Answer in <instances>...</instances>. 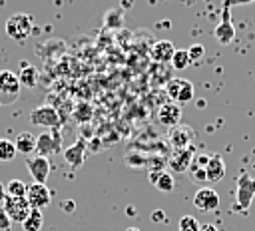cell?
Instances as JSON below:
<instances>
[{
  "instance_id": "obj_7",
  "label": "cell",
  "mask_w": 255,
  "mask_h": 231,
  "mask_svg": "<svg viewBox=\"0 0 255 231\" xmlns=\"http://www.w3.org/2000/svg\"><path fill=\"white\" fill-rule=\"evenodd\" d=\"M26 167H28L34 183H44L46 185L48 175H50V159L48 157L30 155V157H26Z\"/></svg>"
},
{
  "instance_id": "obj_32",
  "label": "cell",
  "mask_w": 255,
  "mask_h": 231,
  "mask_svg": "<svg viewBox=\"0 0 255 231\" xmlns=\"http://www.w3.org/2000/svg\"><path fill=\"white\" fill-rule=\"evenodd\" d=\"M199 231H219L213 223H203V225H199Z\"/></svg>"
},
{
  "instance_id": "obj_31",
  "label": "cell",
  "mask_w": 255,
  "mask_h": 231,
  "mask_svg": "<svg viewBox=\"0 0 255 231\" xmlns=\"http://www.w3.org/2000/svg\"><path fill=\"white\" fill-rule=\"evenodd\" d=\"M74 207H76V203H74L72 199H66V201L62 203V209H64L66 213H72V211H74Z\"/></svg>"
},
{
  "instance_id": "obj_3",
  "label": "cell",
  "mask_w": 255,
  "mask_h": 231,
  "mask_svg": "<svg viewBox=\"0 0 255 231\" xmlns=\"http://www.w3.org/2000/svg\"><path fill=\"white\" fill-rule=\"evenodd\" d=\"M30 123L32 125H40V127H50V129H60L62 119H60V114H58V110L54 106L44 104V106H38L36 110H32Z\"/></svg>"
},
{
  "instance_id": "obj_6",
  "label": "cell",
  "mask_w": 255,
  "mask_h": 231,
  "mask_svg": "<svg viewBox=\"0 0 255 231\" xmlns=\"http://www.w3.org/2000/svg\"><path fill=\"white\" fill-rule=\"evenodd\" d=\"M60 143H62V137H60V129H50V131H44L36 137V155L40 157H48L56 151H60Z\"/></svg>"
},
{
  "instance_id": "obj_33",
  "label": "cell",
  "mask_w": 255,
  "mask_h": 231,
  "mask_svg": "<svg viewBox=\"0 0 255 231\" xmlns=\"http://www.w3.org/2000/svg\"><path fill=\"white\" fill-rule=\"evenodd\" d=\"M151 217H153V221H157V223H159L161 219H165V213H163V211H153V215H151Z\"/></svg>"
},
{
  "instance_id": "obj_16",
  "label": "cell",
  "mask_w": 255,
  "mask_h": 231,
  "mask_svg": "<svg viewBox=\"0 0 255 231\" xmlns=\"http://www.w3.org/2000/svg\"><path fill=\"white\" fill-rule=\"evenodd\" d=\"M173 54H175V48H173V44L169 40H159L151 48V58L155 62H159V64H169Z\"/></svg>"
},
{
  "instance_id": "obj_29",
  "label": "cell",
  "mask_w": 255,
  "mask_h": 231,
  "mask_svg": "<svg viewBox=\"0 0 255 231\" xmlns=\"http://www.w3.org/2000/svg\"><path fill=\"white\" fill-rule=\"evenodd\" d=\"M203 52H205V48H203L201 44H193V46H189L187 54H189L191 64H193V60H195V62H197V60H201V58H203Z\"/></svg>"
},
{
  "instance_id": "obj_28",
  "label": "cell",
  "mask_w": 255,
  "mask_h": 231,
  "mask_svg": "<svg viewBox=\"0 0 255 231\" xmlns=\"http://www.w3.org/2000/svg\"><path fill=\"white\" fill-rule=\"evenodd\" d=\"M74 117H76V121H80V123L90 121V117H92V108H90L88 104H78V106L74 108Z\"/></svg>"
},
{
  "instance_id": "obj_12",
  "label": "cell",
  "mask_w": 255,
  "mask_h": 231,
  "mask_svg": "<svg viewBox=\"0 0 255 231\" xmlns=\"http://www.w3.org/2000/svg\"><path fill=\"white\" fill-rule=\"evenodd\" d=\"M157 119H159V123L165 125V127H175V125H179V119H181V108H179V104L167 102V104L159 106Z\"/></svg>"
},
{
  "instance_id": "obj_27",
  "label": "cell",
  "mask_w": 255,
  "mask_h": 231,
  "mask_svg": "<svg viewBox=\"0 0 255 231\" xmlns=\"http://www.w3.org/2000/svg\"><path fill=\"white\" fill-rule=\"evenodd\" d=\"M177 231H199V221H197L193 215H183V217L179 219Z\"/></svg>"
},
{
  "instance_id": "obj_23",
  "label": "cell",
  "mask_w": 255,
  "mask_h": 231,
  "mask_svg": "<svg viewBox=\"0 0 255 231\" xmlns=\"http://www.w3.org/2000/svg\"><path fill=\"white\" fill-rule=\"evenodd\" d=\"M4 189H6V195H8V197H26L28 185H26L22 179H10Z\"/></svg>"
},
{
  "instance_id": "obj_19",
  "label": "cell",
  "mask_w": 255,
  "mask_h": 231,
  "mask_svg": "<svg viewBox=\"0 0 255 231\" xmlns=\"http://www.w3.org/2000/svg\"><path fill=\"white\" fill-rule=\"evenodd\" d=\"M151 183L159 189V191H173L175 187V181H173V175L169 171H163V169H151Z\"/></svg>"
},
{
  "instance_id": "obj_13",
  "label": "cell",
  "mask_w": 255,
  "mask_h": 231,
  "mask_svg": "<svg viewBox=\"0 0 255 231\" xmlns=\"http://www.w3.org/2000/svg\"><path fill=\"white\" fill-rule=\"evenodd\" d=\"M195 157V149L193 147H187V149H175L173 155L167 159V165L171 171H187L191 161Z\"/></svg>"
},
{
  "instance_id": "obj_18",
  "label": "cell",
  "mask_w": 255,
  "mask_h": 231,
  "mask_svg": "<svg viewBox=\"0 0 255 231\" xmlns=\"http://www.w3.org/2000/svg\"><path fill=\"white\" fill-rule=\"evenodd\" d=\"M14 145H16V151L30 157L34 151H36V135L30 133V131H20L14 139Z\"/></svg>"
},
{
  "instance_id": "obj_17",
  "label": "cell",
  "mask_w": 255,
  "mask_h": 231,
  "mask_svg": "<svg viewBox=\"0 0 255 231\" xmlns=\"http://www.w3.org/2000/svg\"><path fill=\"white\" fill-rule=\"evenodd\" d=\"M16 76H18V80H20V86H26V88H36V86H38L40 74H38L36 66L28 64L26 60L20 62V70H18Z\"/></svg>"
},
{
  "instance_id": "obj_20",
  "label": "cell",
  "mask_w": 255,
  "mask_h": 231,
  "mask_svg": "<svg viewBox=\"0 0 255 231\" xmlns=\"http://www.w3.org/2000/svg\"><path fill=\"white\" fill-rule=\"evenodd\" d=\"M207 161H209V155L207 153H199L193 157L191 165H189V177L193 181H205V167H207Z\"/></svg>"
},
{
  "instance_id": "obj_35",
  "label": "cell",
  "mask_w": 255,
  "mask_h": 231,
  "mask_svg": "<svg viewBox=\"0 0 255 231\" xmlns=\"http://www.w3.org/2000/svg\"><path fill=\"white\" fill-rule=\"evenodd\" d=\"M126 231H139V229H137V227H128Z\"/></svg>"
},
{
  "instance_id": "obj_8",
  "label": "cell",
  "mask_w": 255,
  "mask_h": 231,
  "mask_svg": "<svg viewBox=\"0 0 255 231\" xmlns=\"http://www.w3.org/2000/svg\"><path fill=\"white\" fill-rule=\"evenodd\" d=\"M167 94L171 100H175V104H183L189 102L193 98V84L189 80H181V78H171L167 84Z\"/></svg>"
},
{
  "instance_id": "obj_10",
  "label": "cell",
  "mask_w": 255,
  "mask_h": 231,
  "mask_svg": "<svg viewBox=\"0 0 255 231\" xmlns=\"http://www.w3.org/2000/svg\"><path fill=\"white\" fill-rule=\"evenodd\" d=\"M193 139H195V131L189 125H175L169 131V143L173 149L193 147Z\"/></svg>"
},
{
  "instance_id": "obj_2",
  "label": "cell",
  "mask_w": 255,
  "mask_h": 231,
  "mask_svg": "<svg viewBox=\"0 0 255 231\" xmlns=\"http://www.w3.org/2000/svg\"><path fill=\"white\" fill-rule=\"evenodd\" d=\"M20 80L12 70H0V106H10L20 98Z\"/></svg>"
},
{
  "instance_id": "obj_4",
  "label": "cell",
  "mask_w": 255,
  "mask_h": 231,
  "mask_svg": "<svg viewBox=\"0 0 255 231\" xmlns=\"http://www.w3.org/2000/svg\"><path fill=\"white\" fill-rule=\"evenodd\" d=\"M255 197V179L247 173H241L237 177V189H235V205L239 211L247 213L251 199Z\"/></svg>"
},
{
  "instance_id": "obj_25",
  "label": "cell",
  "mask_w": 255,
  "mask_h": 231,
  "mask_svg": "<svg viewBox=\"0 0 255 231\" xmlns=\"http://www.w3.org/2000/svg\"><path fill=\"white\" fill-rule=\"evenodd\" d=\"M189 64H191V60H189L187 50H175V54H173V58H171V66H173L175 70H185Z\"/></svg>"
},
{
  "instance_id": "obj_26",
  "label": "cell",
  "mask_w": 255,
  "mask_h": 231,
  "mask_svg": "<svg viewBox=\"0 0 255 231\" xmlns=\"http://www.w3.org/2000/svg\"><path fill=\"white\" fill-rule=\"evenodd\" d=\"M124 24V14L120 10H110L104 18V26L106 28H120Z\"/></svg>"
},
{
  "instance_id": "obj_24",
  "label": "cell",
  "mask_w": 255,
  "mask_h": 231,
  "mask_svg": "<svg viewBox=\"0 0 255 231\" xmlns=\"http://www.w3.org/2000/svg\"><path fill=\"white\" fill-rule=\"evenodd\" d=\"M14 155H16V145H14V141L2 137V139H0V161H12Z\"/></svg>"
},
{
  "instance_id": "obj_30",
  "label": "cell",
  "mask_w": 255,
  "mask_h": 231,
  "mask_svg": "<svg viewBox=\"0 0 255 231\" xmlns=\"http://www.w3.org/2000/svg\"><path fill=\"white\" fill-rule=\"evenodd\" d=\"M0 231H12V219L6 215L2 207H0Z\"/></svg>"
},
{
  "instance_id": "obj_5",
  "label": "cell",
  "mask_w": 255,
  "mask_h": 231,
  "mask_svg": "<svg viewBox=\"0 0 255 231\" xmlns=\"http://www.w3.org/2000/svg\"><path fill=\"white\" fill-rule=\"evenodd\" d=\"M2 209L12 219V223H24V219L32 211V207H30L26 197H8V195H6L4 203H2Z\"/></svg>"
},
{
  "instance_id": "obj_22",
  "label": "cell",
  "mask_w": 255,
  "mask_h": 231,
  "mask_svg": "<svg viewBox=\"0 0 255 231\" xmlns=\"http://www.w3.org/2000/svg\"><path fill=\"white\" fill-rule=\"evenodd\" d=\"M42 225H44V215H42L40 209H32L30 215H28V217L24 219V223H22L24 231H40Z\"/></svg>"
},
{
  "instance_id": "obj_21",
  "label": "cell",
  "mask_w": 255,
  "mask_h": 231,
  "mask_svg": "<svg viewBox=\"0 0 255 231\" xmlns=\"http://www.w3.org/2000/svg\"><path fill=\"white\" fill-rule=\"evenodd\" d=\"M233 36H235V30H233L231 20H229V10L225 8V10H223V22L215 28V38H217L221 44H229V42L233 40Z\"/></svg>"
},
{
  "instance_id": "obj_15",
  "label": "cell",
  "mask_w": 255,
  "mask_h": 231,
  "mask_svg": "<svg viewBox=\"0 0 255 231\" xmlns=\"http://www.w3.org/2000/svg\"><path fill=\"white\" fill-rule=\"evenodd\" d=\"M225 175V161L221 159V155L213 153L209 155V161H207V167H205V181H221Z\"/></svg>"
},
{
  "instance_id": "obj_9",
  "label": "cell",
  "mask_w": 255,
  "mask_h": 231,
  "mask_svg": "<svg viewBox=\"0 0 255 231\" xmlns=\"http://www.w3.org/2000/svg\"><path fill=\"white\" fill-rule=\"evenodd\" d=\"M26 199H28L32 209H40L42 211V207H46L52 201V191L44 183H32V185H28Z\"/></svg>"
},
{
  "instance_id": "obj_14",
  "label": "cell",
  "mask_w": 255,
  "mask_h": 231,
  "mask_svg": "<svg viewBox=\"0 0 255 231\" xmlns=\"http://www.w3.org/2000/svg\"><path fill=\"white\" fill-rule=\"evenodd\" d=\"M86 149H88V141L84 137H80L74 145L66 147L64 149V159L68 161V165H72L74 169L80 167L84 163V155H86Z\"/></svg>"
},
{
  "instance_id": "obj_11",
  "label": "cell",
  "mask_w": 255,
  "mask_h": 231,
  "mask_svg": "<svg viewBox=\"0 0 255 231\" xmlns=\"http://www.w3.org/2000/svg\"><path fill=\"white\" fill-rule=\"evenodd\" d=\"M193 205L199 211H213L219 207V193L213 187H199L193 195Z\"/></svg>"
},
{
  "instance_id": "obj_34",
  "label": "cell",
  "mask_w": 255,
  "mask_h": 231,
  "mask_svg": "<svg viewBox=\"0 0 255 231\" xmlns=\"http://www.w3.org/2000/svg\"><path fill=\"white\" fill-rule=\"evenodd\" d=\"M4 199H6V189H4V185H2V181H0V201L4 203Z\"/></svg>"
},
{
  "instance_id": "obj_1",
  "label": "cell",
  "mask_w": 255,
  "mask_h": 231,
  "mask_svg": "<svg viewBox=\"0 0 255 231\" xmlns=\"http://www.w3.org/2000/svg\"><path fill=\"white\" fill-rule=\"evenodd\" d=\"M34 32V18L30 14L18 12L6 20V34L16 42H26Z\"/></svg>"
}]
</instances>
